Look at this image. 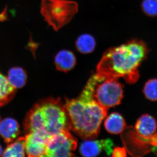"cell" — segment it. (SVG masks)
<instances>
[{
	"label": "cell",
	"mask_w": 157,
	"mask_h": 157,
	"mask_svg": "<svg viewBox=\"0 0 157 157\" xmlns=\"http://www.w3.org/2000/svg\"><path fill=\"white\" fill-rule=\"evenodd\" d=\"M3 153V151L2 147V146L0 145V156H2Z\"/></svg>",
	"instance_id": "cell-22"
},
{
	"label": "cell",
	"mask_w": 157,
	"mask_h": 157,
	"mask_svg": "<svg viewBox=\"0 0 157 157\" xmlns=\"http://www.w3.org/2000/svg\"><path fill=\"white\" fill-rule=\"evenodd\" d=\"M20 133V126L17 121L10 117L1 120L0 135L6 143H10L16 139Z\"/></svg>",
	"instance_id": "cell-10"
},
{
	"label": "cell",
	"mask_w": 157,
	"mask_h": 157,
	"mask_svg": "<svg viewBox=\"0 0 157 157\" xmlns=\"http://www.w3.org/2000/svg\"><path fill=\"white\" fill-rule=\"evenodd\" d=\"M113 143L109 138L100 140H87L82 142L79 147L82 155L86 157H96L103 152L107 155L112 154Z\"/></svg>",
	"instance_id": "cell-7"
},
{
	"label": "cell",
	"mask_w": 157,
	"mask_h": 157,
	"mask_svg": "<svg viewBox=\"0 0 157 157\" xmlns=\"http://www.w3.org/2000/svg\"><path fill=\"white\" fill-rule=\"evenodd\" d=\"M8 80L15 89L23 87L26 83L27 75L25 70L20 67L11 68L8 72Z\"/></svg>",
	"instance_id": "cell-15"
},
{
	"label": "cell",
	"mask_w": 157,
	"mask_h": 157,
	"mask_svg": "<svg viewBox=\"0 0 157 157\" xmlns=\"http://www.w3.org/2000/svg\"><path fill=\"white\" fill-rule=\"evenodd\" d=\"M16 89L8 78L0 72V107L8 104L14 98Z\"/></svg>",
	"instance_id": "cell-13"
},
{
	"label": "cell",
	"mask_w": 157,
	"mask_h": 157,
	"mask_svg": "<svg viewBox=\"0 0 157 157\" xmlns=\"http://www.w3.org/2000/svg\"><path fill=\"white\" fill-rule=\"evenodd\" d=\"M118 79L97 73L90 78L85 87L94 101L108 109L120 104L123 97V86Z\"/></svg>",
	"instance_id": "cell-4"
},
{
	"label": "cell",
	"mask_w": 157,
	"mask_h": 157,
	"mask_svg": "<svg viewBox=\"0 0 157 157\" xmlns=\"http://www.w3.org/2000/svg\"><path fill=\"white\" fill-rule=\"evenodd\" d=\"M48 138L39 132L26 134L25 137L26 154L31 157H45Z\"/></svg>",
	"instance_id": "cell-8"
},
{
	"label": "cell",
	"mask_w": 157,
	"mask_h": 157,
	"mask_svg": "<svg viewBox=\"0 0 157 157\" xmlns=\"http://www.w3.org/2000/svg\"><path fill=\"white\" fill-rule=\"evenodd\" d=\"M78 11V4L70 0H42L40 7L45 20L56 31L69 23Z\"/></svg>",
	"instance_id": "cell-5"
},
{
	"label": "cell",
	"mask_w": 157,
	"mask_h": 157,
	"mask_svg": "<svg viewBox=\"0 0 157 157\" xmlns=\"http://www.w3.org/2000/svg\"><path fill=\"white\" fill-rule=\"evenodd\" d=\"M75 45L77 50L80 53H91L95 48V39L92 35L84 34L80 35L76 39Z\"/></svg>",
	"instance_id": "cell-16"
},
{
	"label": "cell",
	"mask_w": 157,
	"mask_h": 157,
	"mask_svg": "<svg viewBox=\"0 0 157 157\" xmlns=\"http://www.w3.org/2000/svg\"><path fill=\"white\" fill-rule=\"evenodd\" d=\"M64 107L70 118L69 128L74 133L84 140L98 137L108 109L94 101L85 87L78 98L66 100Z\"/></svg>",
	"instance_id": "cell-2"
},
{
	"label": "cell",
	"mask_w": 157,
	"mask_h": 157,
	"mask_svg": "<svg viewBox=\"0 0 157 157\" xmlns=\"http://www.w3.org/2000/svg\"><path fill=\"white\" fill-rule=\"evenodd\" d=\"M1 116H0V122H1Z\"/></svg>",
	"instance_id": "cell-23"
},
{
	"label": "cell",
	"mask_w": 157,
	"mask_h": 157,
	"mask_svg": "<svg viewBox=\"0 0 157 157\" xmlns=\"http://www.w3.org/2000/svg\"><path fill=\"white\" fill-rule=\"evenodd\" d=\"M104 127L110 134L117 135L123 132L126 127L123 117L118 113H113L107 117L104 122Z\"/></svg>",
	"instance_id": "cell-12"
},
{
	"label": "cell",
	"mask_w": 157,
	"mask_h": 157,
	"mask_svg": "<svg viewBox=\"0 0 157 157\" xmlns=\"http://www.w3.org/2000/svg\"><path fill=\"white\" fill-rule=\"evenodd\" d=\"M148 49L142 40L133 39L107 49L97 66V73L111 78H123L135 83L139 78L138 68L146 58Z\"/></svg>",
	"instance_id": "cell-1"
},
{
	"label": "cell",
	"mask_w": 157,
	"mask_h": 157,
	"mask_svg": "<svg viewBox=\"0 0 157 157\" xmlns=\"http://www.w3.org/2000/svg\"><path fill=\"white\" fill-rule=\"evenodd\" d=\"M135 130L137 135L141 138H150L156 133L157 121L151 115L144 114L136 122Z\"/></svg>",
	"instance_id": "cell-9"
},
{
	"label": "cell",
	"mask_w": 157,
	"mask_h": 157,
	"mask_svg": "<svg viewBox=\"0 0 157 157\" xmlns=\"http://www.w3.org/2000/svg\"><path fill=\"white\" fill-rule=\"evenodd\" d=\"M25 137H18L10 143L3 151L2 156L23 157L25 156Z\"/></svg>",
	"instance_id": "cell-14"
},
{
	"label": "cell",
	"mask_w": 157,
	"mask_h": 157,
	"mask_svg": "<svg viewBox=\"0 0 157 157\" xmlns=\"http://www.w3.org/2000/svg\"><path fill=\"white\" fill-rule=\"evenodd\" d=\"M55 64L56 69L62 72H67L75 67L76 59L74 54L70 50H62L55 57Z\"/></svg>",
	"instance_id": "cell-11"
},
{
	"label": "cell",
	"mask_w": 157,
	"mask_h": 157,
	"mask_svg": "<svg viewBox=\"0 0 157 157\" xmlns=\"http://www.w3.org/2000/svg\"><path fill=\"white\" fill-rule=\"evenodd\" d=\"M143 93L147 99L151 101H157V78L148 80L144 87Z\"/></svg>",
	"instance_id": "cell-17"
},
{
	"label": "cell",
	"mask_w": 157,
	"mask_h": 157,
	"mask_svg": "<svg viewBox=\"0 0 157 157\" xmlns=\"http://www.w3.org/2000/svg\"><path fill=\"white\" fill-rule=\"evenodd\" d=\"M38 46V44H37V43H35V42H34L33 41L32 39H31V41L29 43V47L30 50L31 51H33V48H34V50L36 51V49L37 48V47Z\"/></svg>",
	"instance_id": "cell-21"
},
{
	"label": "cell",
	"mask_w": 157,
	"mask_h": 157,
	"mask_svg": "<svg viewBox=\"0 0 157 157\" xmlns=\"http://www.w3.org/2000/svg\"><path fill=\"white\" fill-rule=\"evenodd\" d=\"M141 9L144 13L149 17L157 16V0H143Z\"/></svg>",
	"instance_id": "cell-18"
},
{
	"label": "cell",
	"mask_w": 157,
	"mask_h": 157,
	"mask_svg": "<svg viewBox=\"0 0 157 157\" xmlns=\"http://www.w3.org/2000/svg\"><path fill=\"white\" fill-rule=\"evenodd\" d=\"M67 121V111L59 100L48 98L39 101L29 111L24 130L26 134L39 132L49 138L69 128Z\"/></svg>",
	"instance_id": "cell-3"
},
{
	"label": "cell",
	"mask_w": 157,
	"mask_h": 157,
	"mask_svg": "<svg viewBox=\"0 0 157 157\" xmlns=\"http://www.w3.org/2000/svg\"><path fill=\"white\" fill-rule=\"evenodd\" d=\"M126 150L122 147H117L113 149L112 154L113 157H124L126 155Z\"/></svg>",
	"instance_id": "cell-19"
},
{
	"label": "cell",
	"mask_w": 157,
	"mask_h": 157,
	"mask_svg": "<svg viewBox=\"0 0 157 157\" xmlns=\"http://www.w3.org/2000/svg\"><path fill=\"white\" fill-rule=\"evenodd\" d=\"M7 19V13L6 8L0 13V21H5Z\"/></svg>",
	"instance_id": "cell-20"
},
{
	"label": "cell",
	"mask_w": 157,
	"mask_h": 157,
	"mask_svg": "<svg viewBox=\"0 0 157 157\" xmlns=\"http://www.w3.org/2000/svg\"><path fill=\"white\" fill-rule=\"evenodd\" d=\"M69 128L51 136L46 144L45 157H69L74 156L77 140L69 131Z\"/></svg>",
	"instance_id": "cell-6"
}]
</instances>
